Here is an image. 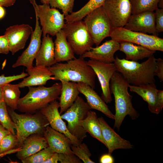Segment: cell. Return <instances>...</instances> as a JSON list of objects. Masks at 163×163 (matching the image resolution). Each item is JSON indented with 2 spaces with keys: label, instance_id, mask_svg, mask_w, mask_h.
Here are the masks:
<instances>
[{
  "label": "cell",
  "instance_id": "cell-49",
  "mask_svg": "<svg viewBox=\"0 0 163 163\" xmlns=\"http://www.w3.org/2000/svg\"><path fill=\"white\" fill-rule=\"evenodd\" d=\"M3 101L2 94V88L0 87V102Z\"/></svg>",
  "mask_w": 163,
  "mask_h": 163
},
{
  "label": "cell",
  "instance_id": "cell-21",
  "mask_svg": "<svg viewBox=\"0 0 163 163\" xmlns=\"http://www.w3.org/2000/svg\"><path fill=\"white\" fill-rule=\"evenodd\" d=\"M26 71L29 76L18 84L19 88L44 85L49 80H54L53 74L48 67L33 66L27 68Z\"/></svg>",
  "mask_w": 163,
  "mask_h": 163
},
{
  "label": "cell",
  "instance_id": "cell-9",
  "mask_svg": "<svg viewBox=\"0 0 163 163\" xmlns=\"http://www.w3.org/2000/svg\"><path fill=\"white\" fill-rule=\"evenodd\" d=\"M91 109L87 102L78 96L72 105L61 115L62 118L68 123L67 127L69 132L82 141L87 137V132L80 124Z\"/></svg>",
  "mask_w": 163,
  "mask_h": 163
},
{
  "label": "cell",
  "instance_id": "cell-45",
  "mask_svg": "<svg viewBox=\"0 0 163 163\" xmlns=\"http://www.w3.org/2000/svg\"><path fill=\"white\" fill-rule=\"evenodd\" d=\"M10 132L0 124V143L3 138Z\"/></svg>",
  "mask_w": 163,
  "mask_h": 163
},
{
  "label": "cell",
  "instance_id": "cell-11",
  "mask_svg": "<svg viewBox=\"0 0 163 163\" xmlns=\"http://www.w3.org/2000/svg\"><path fill=\"white\" fill-rule=\"evenodd\" d=\"M102 6L113 28L123 27L132 14L129 0H105Z\"/></svg>",
  "mask_w": 163,
  "mask_h": 163
},
{
  "label": "cell",
  "instance_id": "cell-28",
  "mask_svg": "<svg viewBox=\"0 0 163 163\" xmlns=\"http://www.w3.org/2000/svg\"><path fill=\"white\" fill-rule=\"evenodd\" d=\"M80 125L91 136L105 145L98 119L95 112L89 110L86 117L81 122Z\"/></svg>",
  "mask_w": 163,
  "mask_h": 163
},
{
  "label": "cell",
  "instance_id": "cell-2",
  "mask_svg": "<svg viewBox=\"0 0 163 163\" xmlns=\"http://www.w3.org/2000/svg\"><path fill=\"white\" fill-rule=\"evenodd\" d=\"M129 84L121 74L117 71L110 81V92L113 95L115 99V113L114 128H117L118 131L127 115L132 120L137 119L139 115L132 105L133 96L128 91Z\"/></svg>",
  "mask_w": 163,
  "mask_h": 163
},
{
  "label": "cell",
  "instance_id": "cell-23",
  "mask_svg": "<svg viewBox=\"0 0 163 163\" xmlns=\"http://www.w3.org/2000/svg\"><path fill=\"white\" fill-rule=\"evenodd\" d=\"M21 146V149L17 152L16 156L21 160L47 147L48 145L44 136L34 134L27 137Z\"/></svg>",
  "mask_w": 163,
  "mask_h": 163
},
{
  "label": "cell",
  "instance_id": "cell-12",
  "mask_svg": "<svg viewBox=\"0 0 163 163\" xmlns=\"http://www.w3.org/2000/svg\"><path fill=\"white\" fill-rule=\"evenodd\" d=\"M87 61L88 64L94 72L100 84L102 91L101 98L107 104L112 101L110 89V82L116 71L114 64L106 63L92 59Z\"/></svg>",
  "mask_w": 163,
  "mask_h": 163
},
{
  "label": "cell",
  "instance_id": "cell-15",
  "mask_svg": "<svg viewBox=\"0 0 163 163\" xmlns=\"http://www.w3.org/2000/svg\"><path fill=\"white\" fill-rule=\"evenodd\" d=\"M129 30L158 36L155 28V14L154 11H146L132 14L123 27Z\"/></svg>",
  "mask_w": 163,
  "mask_h": 163
},
{
  "label": "cell",
  "instance_id": "cell-48",
  "mask_svg": "<svg viewBox=\"0 0 163 163\" xmlns=\"http://www.w3.org/2000/svg\"><path fill=\"white\" fill-rule=\"evenodd\" d=\"M5 11L3 6H0V19L3 18L5 16Z\"/></svg>",
  "mask_w": 163,
  "mask_h": 163
},
{
  "label": "cell",
  "instance_id": "cell-4",
  "mask_svg": "<svg viewBox=\"0 0 163 163\" xmlns=\"http://www.w3.org/2000/svg\"><path fill=\"white\" fill-rule=\"evenodd\" d=\"M28 88L27 94L20 98L17 110L21 112L33 114L59 98L62 84L61 82L56 83L50 87L42 85Z\"/></svg>",
  "mask_w": 163,
  "mask_h": 163
},
{
  "label": "cell",
  "instance_id": "cell-13",
  "mask_svg": "<svg viewBox=\"0 0 163 163\" xmlns=\"http://www.w3.org/2000/svg\"><path fill=\"white\" fill-rule=\"evenodd\" d=\"M36 24L34 30L31 34L29 44L26 49L18 58L12 67L23 66L28 68L33 66V61L38 52L41 43L42 30L40 26L39 19L35 15Z\"/></svg>",
  "mask_w": 163,
  "mask_h": 163
},
{
  "label": "cell",
  "instance_id": "cell-16",
  "mask_svg": "<svg viewBox=\"0 0 163 163\" xmlns=\"http://www.w3.org/2000/svg\"><path fill=\"white\" fill-rule=\"evenodd\" d=\"M33 31L32 27L25 24L14 25L6 28L5 35L8 39L9 51L12 55L24 48Z\"/></svg>",
  "mask_w": 163,
  "mask_h": 163
},
{
  "label": "cell",
  "instance_id": "cell-36",
  "mask_svg": "<svg viewBox=\"0 0 163 163\" xmlns=\"http://www.w3.org/2000/svg\"><path fill=\"white\" fill-rule=\"evenodd\" d=\"M75 0H50L49 5L51 8H57L62 10L65 16L72 13Z\"/></svg>",
  "mask_w": 163,
  "mask_h": 163
},
{
  "label": "cell",
  "instance_id": "cell-20",
  "mask_svg": "<svg viewBox=\"0 0 163 163\" xmlns=\"http://www.w3.org/2000/svg\"><path fill=\"white\" fill-rule=\"evenodd\" d=\"M77 86L80 92L84 95L87 103L91 109L98 110L110 118L114 119V115L110 110L106 103L89 85L83 82L77 83Z\"/></svg>",
  "mask_w": 163,
  "mask_h": 163
},
{
  "label": "cell",
  "instance_id": "cell-42",
  "mask_svg": "<svg viewBox=\"0 0 163 163\" xmlns=\"http://www.w3.org/2000/svg\"><path fill=\"white\" fill-rule=\"evenodd\" d=\"M100 161L101 163H113L114 160L111 155L108 153L103 155L100 158Z\"/></svg>",
  "mask_w": 163,
  "mask_h": 163
},
{
  "label": "cell",
  "instance_id": "cell-5",
  "mask_svg": "<svg viewBox=\"0 0 163 163\" xmlns=\"http://www.w3.org/2000/svg\"><path fill=\"white\" fill-rule=\"evenodd\" d=\"M7 108L16 130V136L19 147L31 135L38 134L44 136L46 128L50 124L46 117L39 110L33 114H19L8 107Z\"/></svg>",
  "mask_w": 163,
  "mask_h": 163
},
{
  "label": "cell",
  "instance_id": "cell-39",
  "mask_svg": "<svg viewBox=\"0 0 163 163\" xmlns=\"http://www.w3.org/2000/svg\"><path fill=\"white\" fill-rule=\"evenodd\" d=\"M155 11V28L158 33L163 31V8H158Z\"/></svg>",
  "mask_w": 163,
  "mask_h": 163
},
{
  "label": "cell",
  "instance_id": "cell-29",
  "mask_svg": "<svg viewBox=\"0 0 163 163\" xmlns=\"http://www.w3.org/2000/svg\"><path fill=\"white\" fill-rule=\"evenodd\" d=\"M3 100L7 107L15 110L17 109L21 92L18 84H7L2 87Z\"/></svg>",
  "mask_w": 163,
  "mask_h": 163
},
{
  "label": "cell",
  "instance_id": "cell-14",
  "mask_svg": "<svg viewBox=\"0 0 163 163\" xmlns=\"http://www.w3.org/2000/svg\"><path fill=\"white\" fill-rule=\"evenodd\" d=\"M59 108V102L55 100L39 111L46 117L52 128L64 134L70 139L72 145H79L82 141L78 139L69 132L65 122L61 117Z\"/></svg>",
  "mask_w": 163,
  "mask_h": 163
},
{
  "label": "cell",
  "instance_id": "cell-44",
  "mask_svg": "<svg viewBox=\"0 0 163 163\" xmlns=\"http://www.w3.org/2000/svg\"><path fill=\"white\" fill-rule=\"evenodd\" d=\"M17 0H0V6L8 7L13 5Z\"/></svg>",
  "mask_w": 163,
  "mask_h": 163
},
{
  "label": "cell",
  "instance_id": "cell-27",
  "mask_svg": "<svg viewBox=\"0 0 163 163\" xmlns=\"http://www.w3.org/2000/svg\"><path fill=\"white\" fill-rule=\"evenodd\" d=\"M119 50L123 52L126 59L133 61L138 62L146 58H149L156 52L140 45H136L127 42L120 43Z\"/></svg>",
  "mask_w": 163,
  "mask_h": 163
},
{
  "label": "cell",
  "instance_id": "cell-47",
  "mask_svg": "<svg viewBox=\"0 0 163 163\" xmlns=\"http://www.w3.org/2000/svg\"><path fill=\"white\" fill-rule=\"evenodd\" d=\"M157 94L159 104L162 109L163 107V91L157 89Z\"/></svg>",
  "mask_w": 163,
  "mask_h": 163
},
{
  "label": "cell",
  "instance_id": "cell-37",
  "mask_svg": "<svg viewBox=\"0 0 163 163\" xmlns=\"http://www.w3.org/2000/svg\"><path fill=\"white\" fill-rule=\"evenodd\" d=\"M28 75V74L24 72V71L20 74L12 76H6L3 74L0 76V87H2L12 82L24 78Z\"/></svg>",
  "mask_w": 163,
  "mask_h": 163
},
{
  "label": "cell",
  "instance_id": "cell-31",
  "mask_svg": "<svg viewBox=\"0 0 163 163\" xmlns=\"http://www.w3.org/2000/svg\"><path fill=\"white\" fill-rule=\"evenodd\" d=\"M159 0H129L132 14L146 11H154L158 8Z\"/></svg>",
  "mask_w": 163,
  "mask_h": 163
},
{
  "label": "cell",
  "instance_id": "cell-43",
  "mask_svg": "<svg viewBox=\"0 0 163 163\" xmlns=\"http://www.w3.org/2000/svg\"><path fill=\"white\" fill-rule=\"evenodd\" d=\"M59 161V153L54 152L44 163H57Z\"/></svg>",
  "mask_w": 163,
  "mask_h": 163
},
{
  "label": "cell",
  "instance_id": "cell-34",
  "mask_svg": "<svg viewBox=\"0 0 163 163\" xmlns=\"http://www.w3.org/2000/svg\"><path fill=\"white\" fill-rule=\"evenodd\" d=\"M71 149L73 154L85 163H94L90 158L91 154L88 146L84 143H82L79 145L75 146L72 145Z\"/></svg>",
  "mask_w": 163,
  "mask_h": 163
},
{
  "label": "cell",
  "instance_id": "cell-22",
  "mask_svg": "<svg viewBox=\"0 0 163 163\" xmlns=\"http://www.w3.org/2000/svg\"><path fill=\"white\" fill-rule=\"evenodd\" d=\"M129 88L141 96L148 104L149 109L152 113L158 114L162 110L159 104L156 87L155 83L134 86L129 85Z\"/></svg>",
  "mask_w": 163,
  "mask_h": 163
},
{
  "label": "cell",
  "instance_id": "cell-8",
  "mask_svg": "<svg viewBox=\"0 0 163 163\" xmlns=\"http://www.w3.org/2000/svg\"><path fill=\"white\" fill-rule=\"evenodd\" d=\"M84 21L96 46L105 38L110 37L113 29L102 6L88 14Z\"/></svg>",
  "mask_w": 163,
  "mask_h": 163
},
{
  "label": "cell",
  "instance_id": "cell-41",
  "mask_svg": "<svg viewBox=\"0 0 163 163\" xmlns=\"http://www.w3.org/2000/svg\"><path fill=\"white\" fill-rule=\"evenodd\" d=\"M155 74L158 77L161 81H163V60L161 58L156 59Z\"/></svg>",
  "mask_w": 163,
  "mask_h": 163
},
{
  "label": "cell",
  "instance_id": "cell-32",
  "mask_svg": "<svg viewBox=\"0 0 163 163\" xmlns=\"http://www.w3.org/2000/svg\"><path fill=\"white\" fill-rule=\"evenodd\" d=\"M0 124L14 135L15 127L8 113L4 101L0 102Z\"/></svg>",
  "mask_w": 163,
  "mask_h": 163
},
{
  "label": "cell",
  "instance_id": "cell-3",
  "mask_svg": "<svg viewBox=\"0 0 163 163\" xmlns=\"http://www.w3.org/2000/svg\"><path fill=\"white\" fill-rule=\"evenodd\" d=\"M114 63L116 71L132 85L139 86L155 82L156 59L153 55L141 63L120 59L116 56Z\"/></svg>",
  "mask_w": 163,
  "mask_h": 163
},
{
  "label": "cell",
  "instance_id": "cell-46",
  "mask_svg": "<svg viewBox=\"0 0 163 163\" xmlns=\"http://www.w3.org/2000/svg\"><path fill=\"white\" fill-rule=\"evenodd\" d=\"M21 148V147H17L14 149H11L8 151L0 153V158L2 157L7 155L17 153L19 151Z\"/></svg>",
  "mask_w": 163,
  "mask_h": 163
},
{
  "label": "cell",
  "instance_id": "cell-18",
  "mask_svg": "<svg viewBox=\"0 0 163 163\" xmlns=\"http://www.w3.org/2000/svg\"><path fill=\"white\" fill-rule=\"evenodd\" d=\"M98 119L105 146L108 149V154L111 155L117 149H129L133 148V145L117 134L102 117Z\"/></svg>",
  "mask_w": 163,
  "mask_h": 163
},
{
  "label": "cell",
  "instance_id": "cell-10",
  "mask_svg": "<svg viewBox=\"0 0 163 163\" xmlns=\"http://www.w3.org/2000/svg\"><path fill=\"white\" fill-rule=\"evenodd\" d=\"M119 43L129 42L154 51H163V39L158 36L133 31L124 27L113 28L110 35Z\"/></svg>",
  "mask_w": 163,
  "mask_h": 163
},
{
  "label": "cell",
  "instance_id": "cell-40",
  "mask_svg": "<svg viewBox=\"0 0 163 163\" xmlns=\"http://www.w3.org/2000/svg\"><path fill=\"white\" fill-rule=\"evenodd\" d=\"M8 40L5 35L0 36V53L8 54L9 52Z\"/></svg>",
  "mask_w": 163,
  "mask_h": 163
},
{
  "label": "cell",
  "instance_id": "cell-50",
  "mask_svg": "<svg viewBox=\"0 0 163 163\" xmlns=\"http://www.w3.org/2000/svg\"><path fill=\"white\" fill-rule=\"evenodd\" d=\"M158 6L161 8H163V0H159L158 3Z\"/></svg>",
  "mask_w": 163,
  "mask_h": 163
},
{
  "label": "cell",
  "instance_id": "cell-24",
  "mask_svg": "<svg viewBox=\"0 0 163 163\" xmlns=\"http://www.w3.org/2000/svg\"><path fill=\"white\" fill-rule=\"evenodd\" d=\"M43 37L40 48L35 58L36 66L49 67L56 63L54 43L49 34Z\"/></svg>",
  "mask_w": 163,
  "mask_h": 163
},
{
  "label": "cell",
  "instance_id": "cell-33",
  "mask_svg": "<svg viewBox=\"0 0 163 163\" xmlns=\"http://www.w3.org/2000/svg\"><path fill=\"white\" fill-rule=\"evenodd\" d=\"M54 153L48 146L21 161L23 163H44Z\"/></svg>",
  "mask_w": 163,
  "mask_h": 163
},
{
  "label": "cell",
  "instance_id": "cell-1",
  "mask_svg": "<svg viewBox=\"0 0 163 163\" xmlns=\"http://www.w3.org/2000/svg\"><path fill=\"white\" fill-rule=\"evenodd\" d=\"M48 68L53 74L54 80L83 82L95 88L96 74L81 56L65 63H56Z\"/></svg>",
  "mask_w": 163,
  "mask_h": 163
},
{
  "label": "cell",
  "instance_id": "cell-19",
  "mask_svg": "<svg viewBox=\"0 0 163 163\" xmlns=\"http://www.w3.org/2000/svg\"><path fill=\"white\" fill-rule=\"evenodd\" d=\"M48 146L54 152L74 154L71 149L72 143L64 134L48 126L44 133Z\"/></svg>",
  "mask_w": 163,
  "mask_h": 163
},
{
  "label": "cell",
  "instance_id": "cell-26",
  "mask_svg": "<svg viewBox=\"0 0 163 163\" xmlns=\"http://www.w3.org/2000/svg\"><path fill=\"white\" fill-rule=\"evenodd\" d=\"M62 88L60 97H59L60 114L66 111L77 99L80 93L75 82L60 81Z\"/></svg>",
  "mask_w": 163,
  "mask_h": 163
},
{
  "label": "cell",
  "instance_id": "cell-51",
  "mask_svg": "<svg viewBox=\"0 0 163 163\" xmlns=\"http://www.w3.org/2000/svg\"><path fill=\"white\" fill-rule=\"evenodd\" d=\"M50 0H41L40 2L43 4H47L49 5V2Z\"/></svg>",
  "mask_w": 163,
  "mask_h": 163
},
{
  "label": "cell",
  "instance_id": "cell-17",
  "mask_svg": "<svg viewBox=\"0 0 163 163\" xmlns=\"http://www.w3.org/2000/svg\"><path fill=\"white\" fill-rule=\"evenodd\" d=\"M120 43L112 39L106 41L101 45L92 47L81 56L106 63L114 62L115 53L119 50Z\"/></svg>",
  "mask_w": 163,
  "mask_h": 163
},
{
  "label": "cell",
  "instance_id": "cell-25",
  "mask_svg": "<svg viewBox=\"0 0 163 163\" xmlns=\"http://www.w3.org/2000/svg\"><path fill=\"white\" fill-rule=\"evenodd\" d=\"M55 36L56 39L54 43L56 63L66 62L75 59V53L63 30H60Z\"/></svg>",
  "mask_w": 163,
  "mask_h": 163
},
{
  "label": "cell",
  "instance_id": "cell-30",
  "mask_svg": "<svg viewBox=\"0 0 163 163\" xmlns=\"http://www.w3.org/2000/svg\"><path fill=\"white\" fill-rule=\"evenodd\" d=\"M105 0H90L79 10L72 11L65 17L66 23L82 20L88 14L94 9L103 5Z\"/></svg>",
  "mask_w": 163,
  "mask_h": 163
},
{
  "label": "cell",
  "instance_id": "cell-7",
  "mask_svg": "<svg viewBox=\"0 0 163 163\" xmlns=\"http://www.w3.org/2000/svg\"><path fill=\"white\" fill-rule=\"evenodd\" d=\"M36 15L40 20L43 37L47 34L52 36L62 29L65 24V15L56 8H50L49 5L37 4L35 0H30Z\"/></svg>",
  "mask_w": 163,
  "mask_h": 163
},
{
  "label": "cell",
  "instance_id": "cell-6",
  "mask_svg": "<svg viewBox=\"0 0 163 163\" xmlns=\"http://www.w3.org/2000/svg\"><path fill=\"white\" fill-rule=\"evenodd\" d=\"M75 54L80 56L90 50L94 44L84 21L66 23L62 29Z\"/></svg>",
  "mask_w": 163,
  "mask_h": 163
},
{
  "label": "cell",
  "instance_id": "cell-35",
  "mask_svg": "<svg viewBox=\"0 0 163 163\" xmlns=\"http://www.w3.org/2000/svg\"><path fill=\"white\" fill-rule=\"evenodd\" d=\"M16 147L19 146L16 135L10 133L5 136L0 143V153L17 148Z\"/></svg>",
  "mask_w": 163,
  "mask_h": 163
},
{
  "label": "cell",
  "instance_id": "cell-38",
  "mask_svg": "<svg viewBox=\"0 0 163 163\" xmlns=\"http://www.w3.org/2000/svg\"><path fill=\"white\" fill-rule=\"evenodd\" d=\"M59 161L61 163H81V160L74 154L59 153Z\"/></svg>",
  "mask_w": 163,
  "mask_h": 163
}]
</instances>
